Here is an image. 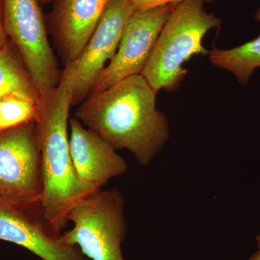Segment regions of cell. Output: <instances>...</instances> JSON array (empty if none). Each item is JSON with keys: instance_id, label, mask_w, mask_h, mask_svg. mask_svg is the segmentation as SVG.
<instances>
[{"instance_id": "obj_14", "label": "cell", "mask_w": 260, "mask_h": 260, "mask_svg": "<svg viewBox=\"0 0 260 260\" xmlns=\"http://www.w3.org/2000/svg\"><path fill=\"white\" fill-rule=\"evenodd\" d=\"M38 103L30 99L9 96L0 100V131L34 121Z\"/></svg>"}, {"instance_id": "obj_13", "label": "cell", "mask_w": 260, "mask_h": 260, "mask_svg": "<svg viewBox=\"0 0 260 260\" xmlns=\"http://www.w3.org/2000/svg\"><path fill=\"white\" fill-rule=\"evenodd\" d=\"M255 18L260 22V9L256 12ZM208 56L212 64L233 73L239 83L245 85L254 70L260 68V36L233 49H214Z\"/></svg>"}, {"instance_id": "obj_19", "label": "cell", "mask_w": 260, "mask_h": 260, "mask_svg": "<svg viewBox=\"0 0 260 260\" xmlns=\"http://www.w3.org/2000/svg\"><path fill=\"white\" fill-rule=\"evenodd\" d=\"M256 241H257V244H260V236H259V237H256Z\"/></svg>"}, {"instance_id": "obj_3", "label": "cell", "mask_w": 260, "mask_h": 260, "mask_svg": "<svg viewBox=\"0 0 260 260\" xmlns=\"http://www.w3.org/2000/svg\"><path fill=\"white\" fill-rule=\"evenodd\" d=\"M205 0H184L174 6L162 27L141 75L155 93L179 88L186 70L183 67L194 55H209L203 44L207 32L218 28L220 19L205 8Z\"/></svg>"}, {"instance_id": "obj_9", "label": "cell", "mask_w": 260, "mask_h": 260, "mask_svg": "<svg viewBox=\"0 0 260 260\" xmlns=\"http://www.w3.org/2000/svg\"><path fill=\"white\" fill-rule=\"evenodd\" d=\"M175 5L135 10L115 55L97 78L90 93L102 91L128 77L141 75Z\"/></svg>"}, {"instance_id": "obj_4", "label": "cell", "mask_w": 260, "mask_h": 260, "mask_svg": "<svg viewBox=\"0 0 260 260\" xmlns=\"http://www.w3.org/2000/svg\"><path fill=\"white\" fill-rule=\"evenodd\" d=\"M121 191L98 189L80 199L70 210L73 229L62 234L69 245L80 246L92 260H124L121 242L126 234Z\"/></svg>"}, {"instance_id": "obj_6", "label": "cell", "mask_w": 260, "mask_h": 260, "mask_svg": "<svg viewBox=\"0 0 260 260\" xmlns=\"http://www.w3.org/2000/svg\"><path fill=\"white\" fill-rule=\"evenodd\" d=\"M0 240L22 246L42 260H84L51 223L41 198L0 197Z\"/></svg>"}, {"instance_id": "obj_11", "label": "cell", "mask_w": 260, "mask_h": 260, "mask_svg": "<svg viewBox=\"0 0 260 260\" xmlns=\"http://www.w3.org/2000/svg\"><path fill=\"white\" fill-rule=\"evenodd\" d=\"M110 0H56L49 15L56 47L64 64L75 60Z\"/></svg>"}, {"instance_id": "obj_18", "label": "cell", "mask_w": 260, "mask_h": 260, "mask_svg": "<svg viewBox=\"0 0 260 260\" xmlns=\"http://www.w3.org/2000/svg\"><path fill=\"white\" fill-rule=\"evenodd\" d=\"M38 1H39L41 6H43V5H47L51 4V3H54L56 0H38Z\"/></svg>"}, {"instance_id": "obj_7", "label": "cell", "mask_w": 260, "mask_h": 260, "mask_svg": "<svg viewBox=\"0 0 260 260\" xmlns=\"http://www.w3.org/2000/svg\"><path fill=\"white\" fill-rule=\"evenodd\" d=\"M135 8L129 0H110L78 57L65 65L72 85L73 106L90 95L94 83L115 55L121 36Z\"/></svg>"}, {"instance_id": "obj_17", "label": "cell", "mask_w": 260, "mask_h": 260, "mask_svg": "<svg viewBox=\"0 0 260 260\" xmlns=\"http://www.w3.org/2000/svg\"><path fill=\"white\" fill-rule=\"evenodd\" d=\"M258 250L253 254L249 260H260V244H257Z\"/></svg>"}, {"instance_id": "obj_12", "label": "cell", "mask_w": 260, "mask_h": 260, "mask_svg": "<svg viewBox=\"0 0 260 260\" xmlns=\"http://www.w3.org/2000/svg\"><path fill=\"white\" fill-rule=\"evenodd\" d=\"M9 96L30 99L38 104L42 100L18 51L10 42L0 49V100Z\"/></svg>"}, {"instance_id": "obj_20", "label": "cell", "mask_w": 260, "mask_h": 260, "mask_svg": "<svg viewBox=\"0 0 260 260\" xmlns=\"http://www.w3.org/2000/svg\"><path fill=\"white\" fill-rule=\"evenodd\" d=\"M1 2H2V0H0V3H1Z\"/></svg>"}, {"instance_id": "obj_10", "label": "cell", "mask_w": 260, "mask_h": 260, "mask_svg": "<svg viewBox=\"0 0 260 260\" xmlns=\"http://www.w3.org/2000/svg\"><path fill=\"white\" fill-rule=\"evenodd\" d=\"M70 149L75 172L80 181L95 191L128 170V165L114 147L93 130L72 118L70 122Z\"/></svg>"}, {"instance_id": "obj_1", "label": "cell", "mask_w": 260, "mask_h": 260, "mask_svg": "<svg viewBox=\"0 0 260 260\" xmlns=\"http://www.w3.org/2000/svg\"><path fill=\"white\" fill-rule=\"evenodd\" d=\"M156 93L142 75L90 93L79 104L75 118L116 150L125 149L148 165L169 138L167 118L156 108Z\"/></svg>"}, {"instance_id": "obj_5", "label": "cell", "mask_w": 260, "mask_h": 260, "mask_svg": "<svg viewBox=\"0 0 260 260\" xmlns=\"http://www.w3.org/2000/svg\"><path fill=\"white\" fill-rule=\"evenodd\" d=\"M5 31L21 58L30 78L46 99L62 75L48 39L38 0H2Z\"/></svg>"}, {"instance_id": "obj_15", "label": "cell", "mask_w": 260, "mask_h": 260, "mask_svg": "<svg viewBox=\"0 0 260 260\" xmlns=\"http://www.w3.org/2000/svg\"><path fill=\"white\" fill-rule=\"evenodd\" d=\"M184 0H129L130 3L135 7V9H150L157 8L162 5L177 4ZM207 3H210L214 0H205Z\"/></svg>"}, {"instance_id": "obj_8", "label": "cell", "mask_w": 260, "mask_h": 260, "mask_svg": "<svg viewBox=\"0 0 260 260\" xmlns=\"http://www.w3.org/2000/svg\"><path fill=\"white\" fill-rule=\"evenodd\" d=\"M42 155L35 121L0 131V197L41 198Z\"/></svg>"}, {"instance_id": "obj_2", "label": "cell", "mask_w": 260, "mask_h": 260, "mask_svg": "<svg viewBox=\"0 0 260 260\" xmlns=\"http://www.w3.org/2000/svg\"><path fill=\"white\" fill-rule=\"evenodd\" d=\"M72 106L71 82L62 71L55 90L38 104L34 119L42 155L41 200L48 218L60 232L68 223V214L73 206L94 191L80 180L70 155L68 125Z\"/></svg>"}, {"instance_id": "obj_16", "label": "cell", "mask_w": 260, "mask_h": 260, "mask_svg": "<svg viewBox=\"0 0 260 260\" xmlns=\"http://www.w3.org/2000/svg\"><path fill=\"white\" fill-rule=\"evenodd\" d=\"M9 43L8 35L5 31L4 21H3V10L2 3H0V49H3Z\"/></svg>"}]
</instances>
